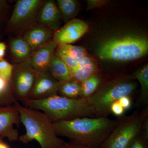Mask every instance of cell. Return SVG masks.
Returning <instances> with one entry per match:
<instances>
[{
	"label": "cell",
	"mask_w": 148,
	"mask_h": 148,
	"mask_svg": "<svg viewBox=\"0 0 148 148\" xmlns=\"http://www.w3.org/2000/svg\"><path fill=\"white\" fill-rule=\"evenodd\" d=\"M116 123V120L108 117H84L53 124L58 136L90 148H100Z\"/></svg>",
	"instance_id": "cell-1"
},
{
	"label": "cell",
	"mask_w": 148,
	"mask_h": 148,
	"mask_svg": "<svg viewBox=\"0 0 148 148\" xmlns=\"http://www.w3.org/2000/svg\"><path fill=\"white\" fill-rule=\"evenodd\" d=\"M22 103L27 108L42 112L52 123L84 117H96L87 98L71 99L57 94L42 100L28 99Z\"/></svg>",
	"instance_id": "cell-2"
},
{
	"label": "cell",
	"mask_w": 148,
	"mask_h": 148,
	"mask_svg": "<svg viewBox=\"0 0 148 148\" xmlns=\"http://www.w3.org/2000/svg\"><path fill=\"white\" fill-rule=\"evenodd\" d=\"M14 105L19 112L21 123L26 129V132L19 137V141L27 144L35 140L41 148H61L65 145L66 142L58 138L53 123L45 114L19 102Z\"/></svg>",
	"instance_id": "cell-3"
},
{
	"label": "cell",
	"mask_w": 148,
	"mask_h": 148,
	"mask_svg": "<svg viewBox=\"0 0 148 148\" xmlns=\"http://www.w3.org/2000/svg\"><path fill=\"white\" fill-rule=\"evenodd\" d=\"M148 52L147 37L130 34L104 40L96 50L100 59L119 62L138 60L147 55Z\"/></svg>",
	"instance_id": "cell-4"
},
{
	"label": "cell",
	"mask_w": 148,
	"mask_h": 148,
	"mask_svg": "<svg viewBox=\"0 0 148 148\" xmlns=\"http://www.w3.org/2000/svg\"><path fill=\"white\" fill-rule=\"evenodd\" d=\"M133 79L131 77L122 76L103 82L97 91L87 98L96 117H108L113 103L124 96L131 97L137 88Z\"/></svg>",
	"instance_id": "cell-5"
},
{
	"label": "cell",
	"mask_w": 148,
	"mask_h": 148,
	"mask_svg": "<svg viewBox=\"0 0 148 148\" xmlns=\"http://www.w3.org/2000/svg\"><path fill=\"white\" fill-rule=\"evenodd\" d=\"M148 118V107L116 120L115 126L100 148H127L140 134Z\"/></svg>",
	"instance_id": "cell-6"
},
{
	"label": "cell",
	"mask_w": 148,
	"mask_h": 148,
	"mask_svg": "<svg viewBox=\"0 0 148 148\" xmlns=\"http://www.w3.org/2000/svg\"><path fill=\"white\" fill-rule=\"evenodd\" d=\"M43 0H18L6 24L5 32L11 38L22 36L37 24V15Z\"/></svg>",
	"instance_id": "cell-7"
},
{
	"label": "cell",
	"mask_w": 148,
	"mask_h": 148,
	"mask_svg": "<svg viewBox=\"0 0 148 148\" xmlns=\"http://www.w3.org/2000/svg\"><path fill=\"white\" fill-rule=\"evenodd\" d=\"M38 73L29 60L14 65L9 82L14 96L17 102L23 103L28 100Z\"/></svg>",
	"instance_id": "cell-8"
},
{
	"label": "cell",
	"mask_w": 148,
	"mask_h": 148,
	"mask_svg": "<svg viewBox=\"0 0 148 148\" xmlns=\"http://www.w3.org/2000/svg\"><path fill=\"white\" fill-rule=\"evenodd\" d=\"M20 123V114L14 105L0 107V138L11 142L18 140L19 134L14 125Z\"/></svg>",
	"instance_id": "cell-9"
},
{
	"label": "cell",
	"mask_w": 148,
	"mask_h": 148,
	"mask_svg": "<svg viewBox=\"0 0 148 148\" xmlns=\"http://www.w3.org/2000/svg\"><path fill=\"white\" fill-rule=\"evenodd\" d=\"M89 27L86 22L75 18L53 33V40L56 44H71L86 34Z\"/></svg>",
	"instance_id": "cell-10"
},
{
	"label": "cell",
	"mask_w": 148,
	"mask_h": 148,
	"mask_svg": "<svg viewBox=\"0 0 148 148\" xmlns=\"http://www.w3.org/2000/svg\"><path fill=\"white\" fill-rule=\"evenodd\" d=\"M60 84L48 71L38 72L28 99L42 100L57 95Z\"/></svg>",
	"instance_id": "cell-11"
},
{
	"label": "cell",
	"mask_w": 148,
	"mask_h": 148,
	"mask_svg": "<svg viewBox=\"0 0 148 148\" xmlns=\"http://www.w3.org/2000/svg\"><path fill=\"white\" fill-rule=\"evenodd\" d=\"M62 21L60 12L55 1H44L37 14V24L48 27L55 32L62 27Z\"/></svg>",
	"instance_id": "cell-12"
},
{
	"label": "cell",
	"mask_w": 148,
	"mask_h": 148,
	"mask_svg": "<svg viewBox=\"0 0 148 148\" xmlns=\"http://www.w3.org/2000/svg\"><path fill=\"white\" fill-rule=\"evenodd\" d=\"M57 45L53 39L33 51L29 61L37 72L47 71L52 56Z\"/></svg>",
	"instance_id": "cell-13"
},
{
	"label": "cell",
	"mask_w": 148,
	"mask_h": 148,
	"mask_svg": "<svg viewBox=\"0 0 148 148\" xmlns=\"http://www.w3.org/2000/svg\"><path fill=\"white\" fill-rule=\"evenodd\" d=\"M54 32L48 27L37 24L22 36L33 51L53 39Z\"/></svg>",
	"instance_id": "cell-14"
},
{
	"label": "cell",
	"mask_w": 148,
	"mask_h": 148,
	"mask_svg": "<svg viewBox=\"0 0 148 148\" xmlns=\"http://www.w3.org/2000/svg\"><path fill=\"white\" fill-rule=\"evenodd\" d=\"M9 47L11 55L15 64L28 61L33 52L30 46L22 36L11 38Z\"/></svg>",
	"instance_id": "cell-15"
},
{
	"label": "cell",
	"mask_w": 148,
	"mask_h": 148,
	"mask_svg": "<svg viewBox=\"0 0 148 148\" xmlns=\"http://www.w3.org/2000/svg\"><path fill=\"white\" fill-rule=\"evenodd\" d=\"M47 71L58 82L63 83L72 80L70 69L56 51L52 56Z\"/></svg>",
	"instance_id": "cell-16"
},
{
	"label": "cell",
	"mask_w": 148,
	"mask_h": 148,
	"mask_svg": "<svg viewBox=\"0 0 148 148\" xmlns=\"http://www.w3.org/2000/svg\"><path fill=\"white\" fill-rule=\"evenodd\" d=\"M131 78L138 80L140 84V95L139 102L143 106L148 104V65L142 66L134 72Z\"/></svg>",
	"instance_id": "cell-17"
},
{
	"label": "cell",
	"mask_w": 148,
	"mask_h": 148,
	"mask_svg": "<svg viewBox=\"0 0 148 148\" xmlns=\"http://www.w3.org/2000/svg\"><path fill=\"white\" fill-rule=\"evenodd\" d=\"M56 2L62 21L65 24L75 18L79 9L78 3L75 0H57Z\"/></svg>",
	"instance_id": "cell-18"
},
{
	"label": "cell",
	"mask_w": 148,
	"mask_h": 148,
	"mask_svg": "<svg viewBox=\"0 0 148 148\" xmlns=\"http://www.w3.org/2000/svg\"><path fill=\"white\" fill-rule=\"evenodd\" d=\"M72 79L81 83L93 75L99 74V70L95 60L89 64L71 71Z\"/></svg>",
	"instance_id": "cell-19"
},
{
	"label": "cell",
	"mask_w": 148,
	"mask_h": 148,
	"mask_svg": "<svg viewBox=\"0 0 148 148\" xmlns=\"http://www.w3.org/2000/svg\"><path fill=\"white\" fill-rule=\"evenodd\" d=\"M103 79L100 73L93 75L81 83L80 98H86L93 95L103 83Z\"/></svg>",
	"instance_id": "cell-20"
},
{
	"label": "cell",
	"mask_w": 148,
	"mask_h": 148,
	"mask_svg": "<svg viewBox=\"0 0 148 148\" xmlns=\"http://www.w3.org/2000/svg\"><path fill=\"white\" fill-rule=\"evenodd\" d=\"M81 92V83L71 80L61 83L58 90V95L71 99L80 98Z\"/></svg>",
	"instance_id": "cell-21"
},
{
	"label": "cell",
	"mask_w": 148,
	"mask_h": 148,
	"mask_svg": "<svg viewBox=\"0 0 148 148\" xmlns=\"http://www.w3.org/2000/svg\"><path fill=\"white\" fill-rule=\"evenodd\" d=\"M10 82L0 77V107L13 105L17 103Z\"/></svg>",
	"instance_id": "cell-22"
},
{
	"label": "cell",
	"mask_w": 148,
	"mask_h": 148,
	"mask_svg": "<svg viewBox=\"0 0 148 148\" xmlns=\"http://www.w3.org/2000/svg\"><path fill=\"white\" fill-rule=\"evenodd\" d=\"M56 49L66 53L79 62L85 56L88 55L87 51L84 48L71 44L58 45Z\"/></svg>",
	"instance_id": "cell-23"
},
{
	"label": "cell",
	"mask_w": 148,
	"mask_h": 148,
	"mask_svg": "<svg viewBox=\"0 0 148 148\" xmlns=\"http://www.w3.org/2000/svg\"><path fill=\"white\" fill-rule=\"evenodd\" d=\"M11 13L10 6L7 1L0 0V29L4 26L5 27Z\"/></svg>",
	"instance_id": "cell-24"
},
{
	"label": "cell",
	"mask_w": 148,
	"mask_h": 148,
	"mask_svg": "<svg viewBox=\"0 0 148 148\" xmlns=\"http://www.w3.org/2000/svg\"><path fill=\"white\" fill-rule=\"evenodd\" d=\"M14 69V65L5 59H0V77L10 82Z\"/></svg>",
	"instance_id": "cell-25"
},
{
	"label": "cell",
	"mask_w": 148,
	"mask_h": 148,
	"mask_svg": "<svg viewBox=\"0 0 148 148\" xmlns=\"http://www.w3.org/2000/svg\"><path fill=\"white\" fill-rule=\"evenodd\" d=\"M127 148H148V140H146L140 133Z\"/></svg>",
	"instance_id": "cell-26"
},
{
	"label": "cell",
	"mask_w": 148,
	"mask_h": 148,
	"mask_svg": "<svg viewBox=\"0 0 148 148\" xmlns=\"http://www.w3.org/2000/svg\"><path fill=\"white\" fill-rule=\"evenodd\" d=\"M110 1L107 0H88L86 10L100 8L107 5Z\"/></svg>",
	"instance_id": "cell-27"
},
{
	"label": "cell",
	"mask_w": 148,
	"mask_h": 148,
	"mask_svg": "<svg viewBox=\"0 0 148 148\" xmlns=\"http://www.w3.org/2000/svg\"><path fill=\"white\" fill-rule=\"evenodd\" d=\"M125 110L121 106L118 101L114 102L111 105L110 108V112L116 116H122L124 114Z\"/></svg>",
	"instance_id": "cell-28"
},
{
	"label": "cell",
	"mask_w": 148,
	"mask_h": 148,
	"mask_svg": "<svg viewBox=\"0 0 148 148\" xmlns=\"http://www.w3.org/2000/svg\"><path fill=\"white\" fill-rule=\"evenodd\" d=\"M118 101L125 111L130 109L132 106V100L130 96H126L122 97Z\"/></svg>",
	"instance_id": "cell-29"
},
{
	"label": "cell",
	"mask_w": 148,
	"mask_h": 148,
	"mask_svg": "<svg viewBox=\"0 0 148 148\" xmlns=\"http://www.w3.org/2000/svg\"><path fill=\"white\" fill-rule=\"evenodd\" d=\"M65 145L68 148H90L71 140H70L68 143H65Z\"/></svg>",
	"instance_id": "cell-30"
},
{
	"label": "cell",
	"mask_w": 148,
	"mask_h": 148,
	"mask_svg": "<svg viewBox=\"0 0 148 148\" xmlns=\"http://www.w3.org/2000/svg\"><path fill=\"white\" fill-rule=\"evenodd\" d=\"M7 46L5 43L0 41V59H3L5 54Z\"/></svg>",
	"instance_id": "cell-31"
},
{
	"label": "cell",
	"mask_w": 148,
	"mask_h": 148,
	"mask_svg": "<svg viewBox=\"0 0 148 148\" xmlns=\"http://www.w3.org/2000/svg\"><path fill=\"white\" fill-rule=\"evenodd\" d=\"M0 148H10L8 146L4 143L2 140H0Z\"/></svg>",
	"instance_id": "cell-32"
},
{
	"label": "cell",
	"mask_w": 148,
	"mask_h": 148,
	"mask_svg": "<svg viewBox=\"0 0 148 148\" xmlns=\"http://www.w3.org/2000/svg\"><path fill=\"white\" fill-rule=\"evenodd\" d=\"M61 148H68L67 147H66V145H64V146H63V147H62Z\"/></svg>",
	"instance_id": "cell-33"
},
{
	"label": "cell",
	"mask_w": 148,
	"mask_h": 148,
	"mask_svg": "<svg viewBox=\"0 0 148 148\" xmlns=\"http://www.w3.org/2000/svg\"><path fill=\"white\" fill-rule=\"evenodd\" d=\"M0 140H2L1 138H0Z\"/></svg>",
	"instance_id": "cell-34"
}]
</instances>
